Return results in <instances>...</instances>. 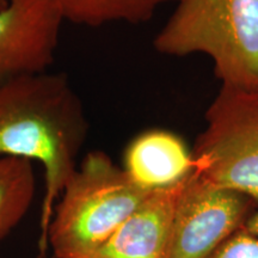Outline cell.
<instances>
[{
  "mask_svg": "<svg viewBox=\"0 0 258 258\" xmlns=\"http://www.w3.org/2000/svg\"><path fill=\"white\" fill-rule=\"evenodd\" d=\"M158 53L211 57L222 85L258 90V0H176Z\"/></svg>",
  "mask_w": 258,
  "mask_h": 258,
  "instance_id": "obj_3",
  "label": "cell"
},
{
  "mask_svg": "<svg viewBox=\"0 0 258 258\" xmlns=\"http://www.w3.org/2000/svg\"><path fill=\"white\" fill-rule=\"evenodd\" d=\"M257 209L249 196L213 184L192 171L180 185L164 258H213Z\"/></svg>",
  "mask_w": 258,
  "mask_h": 258,
  "instance_id": "obj_5",
  "label": "cell"
},
{
  "mask_svg": "<svg viewBox=\"0 0 258 258\" xmlns=\"http://www.w3.org/2000/svg\"><path fill=\"white\" fill-rule=\"evenodd\" d=\"M152 191L102 151L84 157L54 207L47 249L54 258H92Z\"/></svg>",
  "mask_w": 258,
  "mask_h": 258,
  "instance_id": "obj_2",
  "label": "cell"
},
{
  "mask_svg": "<svg viewBox=\"0 0 258 258\" xmlns=\"http://www.w3.org/2000/svg\"><path fill=\"white\" fill-rule=\"evenodd\" d=\"M88 133L82 99L64 73L46 71L0 86V157L40 161L44 170L42 254L54 207L77 169Z\"/></svg>",
  "mask_w": 258,
  "mask_h": 258,
  "instance_id": "obj_1",
  "label": "cell"
},
{
  "mask_svg": "<svg viewBox=\"0 0 258 258\" xmlns=\"http://www.w3.org/2000/svg\"><path fill=\"white\" fill-rule=\"evenodd\" d=\"M36 194L32 161L0 157V241L21 224Z\"/></svg>",
  "mask_w": 258,
  "mask_h": 258,
  "instance_id": "obj_10",
  "label": "cell"
},
{
  "mask_svg": "<svg viewBox=\"0 0 258 258\" xmlns=\"http://www.w3.org/2000/svg\"><path fill=\"white\" fill-rule=\"evenodd\" d=\"M191 156L202 178L258 203V90L221 85Z\"/></svg>",
  "mask_w": 258,
  "mask_h": 258,
  "instance_id": "obj_4",
  "label": "cell"
},
{
  "mask_svg": "<svg viewBox=\"0 0 258 258\" xmlns=\"http://www.w3.org/2000/svg\"><path fill=\"white\" fill-rule=\"evenodd\" d=\"M182 183L151 192L92 258H164Z\"/></svg>",
  "mask_w": 258,
  "mask_h": 258,
  "instance_id": "obj_7",
  "label": "cell"
},
{
  "mask_svg": "<svg viewBox=\"0 0 258 258\" xmlns=\"http://www.w3.org/2000/svg\"><path fill=\"white\" fill-rule=\"evenodd\" d=\"M62 23L53 0H10L0 9V86L48 71Z\"/></svg>",
  "mask_w": 258,
  "mask_h": 258,
  "instance_id": "obj_6",
  "label": "cell"
},
{
  "mask_svg": "<svg viewBox=\"0 0 258 258\" xmlns=\"http://www.w3.org/2000/svg\"><path fill=\"white\" fill-rule=\"evenodd\" d=\"M10 2V0H0V9L4 8V6L8 4V3Z\"/></svg>",
  "mask_w": 258,
  "mask_h": 258,
  "instance_id": "obj_13",
  "label": "cell"
},
{
  "mask_svg": "<svg viewBox=\"0 0 258 258\" xmlns=\"http://www.w3.org/2000/svg\"><path fill=\"white\" fill-rule=\"evenodd\" d=\"M213 258H258V237L240 228L219 247Z\"/></svg>",
  "mask_w": 258,
  "mask_h": 258,
  "instance_id": "obj_11",
  "label": "cell"
},
{
  "mask_svg": "<svg viewBox=\"0 0 258 258\" xmlns=\"http://www.w3.org/2000/svg\"><path fill=\"white\" fill-rule=\"evenodd\" d=\"M244 230L258 237V209L251 215L249 220L246 221V224L244 225Z\"/></svg>",
  "mask_w": 258,
  "mask_h": 258,
  "instance_id": "obj_12",
  "label": "cell"
},
{
  "mask_svg": "<svg viewBox=\"0 0 258 258\" xmlns=\"http://www.w3.org/2000/svg\"><path fill=\"white\" fill-rule=\"evenodd\" d=\"M176 0H53L63 22L98 28L114 22H148L161 5Z\"/></svg>",
  "mask_w": 258,
  "mask_h": 258,
  "instance_id": "obj_9",
  "label": "cell"
},
{
  "mask_svg": "<svg viewBox=\"0 0 258 258\" xmlns=\"http://www.w3.org/2000/svg\"><path fill=\"white\" fill-rule=\"evenodd\" d=\"M122 169L140 188L156 191L183 182L194 171V161L179 137L163 129H150L127 145Z\"/></svg>",
  "mask_w": 258,
  "mask_h": 258,
  "instance_id": "obj_8",
  "label": "cell"
}]
</instances>
